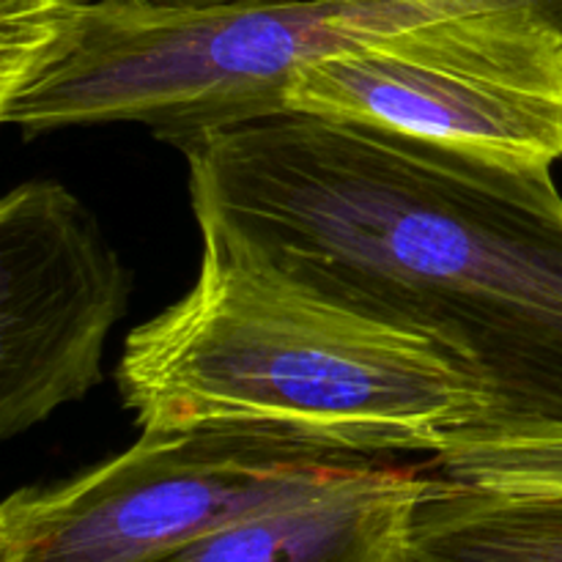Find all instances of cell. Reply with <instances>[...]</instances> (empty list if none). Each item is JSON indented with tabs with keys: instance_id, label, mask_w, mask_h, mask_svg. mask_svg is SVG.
<instances>
[{
	"instance_id": "obj_1",
	"label": "cell",
	"mask_w": 562,
	"mask_h": 562,
	"mask_svg": "<svg viewBox=\"0 0 562 562\" xmlns=\"http://www.w3.org/2000/svg\"><path fill=\"white\" fill-rule=\"evenodd\" d=\"M179 151L203 247L431 338L486 390L481 437L562 431L552 170L300 113L206 132Z\"/></svg>"
},
{
	"instance_id": "obj_2",
	"label": "cell",
	"mask_w": 562,
	"mask_h": 562,
	"mask_svg": "<svg viewBox=\"0 0 562 562\" xmlns=\"http://www.w3.org/2000/svg\"><path fill=\"white\" fill-rule=\"evenodd\" d=\"M115 382L140 431L258 426L376 459L442 453L492 412L426 335L214 247L195 285L130 333Z\"/></svg>"
},
{
	"instance_id": "obj_3",
	"label": "cell",
	"mask_w": 562,
	"mask_h": 562,
	"mask_svg": "<svg viewBox=\"0 0 562 562\" xmlns=\"http://www.w3.org/2000/svg\"><path fill=\"white\" fill-rule=\"evenodd\" d=\"M285 113L516 168L562 159V0H481L302 64Z\"/></svg>"
},
{
	"instance_id": "obj_4",
	"label": "cell",
	"mask_w": 562,
	"mask_h": 562,
	"mask_svg": "<svg viewBox=\"0 0 562 562\" xmlns=\"http://www.w3.org/2000/svg\"><path fill=\"white\" fill-rule=\"evenodd\" d=\"M382 464L258 426L143 431L69 481L11 494L0 508V562H148Z\"/></svg>"
},
{
	"instance_id": "obj_5",
	"label": "cell",
	"mask_w": 562,
	"mask_h": 562,
	"mask_svg": "<svg viewBox=\"0 0 562 562\" xmlns=\"http://www.w3.org/2000/svg\"><path fill=\"white\" fill-rule=\"evenodd\" d=\"M132 280L93 214L58 181L0 203V437L14 439L102 379Z\"/></svg>"
},
{
	"instance_id": "obj_6",
	"label": "cell",
	"mask_w": 562,
	"mask_h": 562,
	"mask_svg": "<svg viewBox=\"0 0 562 562\" xmlns=\"http://www.w3.org/2000/svg\"><path fill=\"white\" fill-rule=\"evenodd\" d=\"M428 470L382 464L318 497L206 532L148 562H406Z\"/></svg>"
},
{
	"instance_id": "obj_7",
	"label": "cell",
	"mask_w": 562,
	"mask_h": 562,
	"mask_svg": "<svg viewBox=\"0 0 562 562\" xmlns=\"http://www.w3.org/2000/svg\"><path fill=\"white\" fill-rule=\"evenodd\" d=\"M406 562H562V494H494L437 477L412 519Z\"/></svg>"
},
{
	"instance_id": "obj_8",
	"label": "cell",
	"mask_w": 562,
	"mask_h": 562,
	"mask_svg": "<svg viewBox=\"0 0 562 562\" xmlns=\"http://www.w3.org/2000/svg\"><path fill=\"white\" fill-rule=\"evenodd\" d=\"M456 486L494 494H562V431L464 439L426 464Z\"/></svg>"
},
{
	"instance_id": "obj_9",
	"label": "cell",
	"mask_w": 562,
	"mask_h": 562,
	"mask_svg": "<svg viewBox=\"0 0 562 562\" xmlns=\"http://www.w3.org/2000/svg\"><path fill=\"white\" fill-rule=\"evenodd\" d=\"M80 0H0V93L31 80L66 38Z\"/></svg>"
},
{
	"instance_id": "obj_10",
	"label": "cell",
	"mask_w": 562,
	"mask_h": 562,
	"mask_svg": "<svg viewBox=\"0 0 562 562\" xmlns=\"http://www.w3.org/2000/svg\"><path fill=\"white\" fill-rule=\"evenodd\" d=\"M126 5L151 11H212V9H245V5L294 3V0H121Z\"/></svg>"
}]
</instances>
